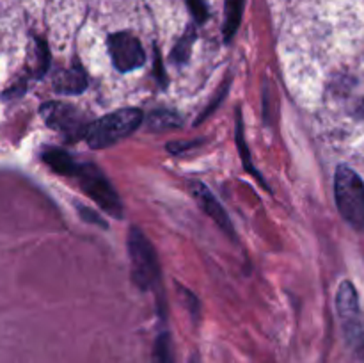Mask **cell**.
I'll list each match as a JSON object with an SVG mask.
<instances>
[{
    "instance_id": "1",
    "label": "cell",
    "mask_w": 364,
    "mask_h": 363,
    "mask_svg": "<svg viewBox=\"0 0 364 363\" xmlns=\"http://www.w3.org/2000/svg\"><path fill=\"white\" fill-rule=\"evenodd\" d=\"M142 123V112L139 109H119L112 114L89 123L84 137L92 149H102L116 144L121 139L134 134Z\"/></svg>"
},
{
    "instance_id": "2",
    "label": "cell",
    "mask_w": 364,
    "mask_h": 363,
    "mask_svg": "<svg viewBox=\"0 0 364 363\" xmlns=\"http://www.w3.org/2000/svg\"><path fill=\"white\" fill-rule=\"evenodd\" d=\"M334 196L343 219L358 230H364V184L359 174L340 166L334 174Z\"/></svg>"
},
{
    "instance_id": "3",
    "label": "cell",
    "mask_w": 364,
    "mask_h": 363,
    "mask_svg": "<svg viewBox=\"0 0 364 363\" xmlns=\"http://www.w3.org/2000/svg\"><path fill=\"white\" fill-rule=\"evenodd\" d=\"M128 253H130L132 276L137 287L149 290L160 280V265L155 248L139 228H132L128 235Z\"/></svg>"
},
{
    "instance_id": "4",
    "label": "cell",
    "mask_w": 364,
    "mask_h": 363,
    "mask_svg": "<svg viewBox=\"0 0 364 363\" xmlns=\"http://www.w3.org/2000/svg\"><path fill=\"white\" fill-rule=\"evenodd\" d=\"M75 178L80 182V187L96 205L112 217L121 219L123 217V203L117 196L116 189L112 187L109 178L95 164H78Z\"/></svg>"
},
{
    "instance_id": "5",
    "label": "cell",
    "mask_w": 364,
    "mask_h": 363,
    "mask_svg": "<svg viewBox=\"0 0 364 363\" xmlns=\"http://www.w3.org/2000/svg\"><path fill=\"white\" fill-rule=\"evenodd\" d=\"M41 116L45 123L53 130L60 132L63 135L70 137L71 141L82 137L87 130L89 123L85 116L70 103L48 102L41 107Z\"/></svg>"
},
{
    "instance_id": "6",
    "label": "cell",
    "mask_w": 364,
    "mask_h": 363,
    "mask_svg": "<svg viewBox=\"0 0 364 363\" xmlns=\"http://www.w3.org/2000/svg\"><path fill=\"white\" fill-rule=\"evenodd\" d=\"M109 52L114 68L123 71V73L137 70L146 60V53L141 41L130 32H116V34L110 36Z\"/></svg>"
},
{
    "instance_id": "7",
    "label": "cell",
    "mask_w": 364,
    "mask_h": 363,
    "mask_svg": "<svg viewBox=\"0 0 364 363\" xmlns=\"http://www.w3.org/2000/svg\"><path fill=\"white\" fill-rule=\"evenodd\" d=\"M191 191H192V196H194L196 201L199 203V206H201V209L206 212V216L212 217V219L219 224L220 230L226 231L230 237H235L233 223H231L230 216L226 214L224 206L219 203V199L212 194V191H210L206 185H203L201 182H192Z\"/></svg>"
},
{
    "instance_id": "8",
    "label": "cell",
    "mask_w": 364,
    "mask_h": 363,
    "mask_svg": "<svg viewBox=\"0 0 364 363\" xmlns=\"http://www.w3.org/2000/svg\"><path fill=\"white\" fill-rule=\"evenodd\" d=\"M338 312H340V317L343 319L348 337L355 340L359 330H361V324H359V305L354 287L348 281H343L340 290H338Z\"/></svg>"
},
{
    "instance_id": "9",
    "label": "cell",
    "mask_w": 364,
    "mask_h": 363,
    "mask_svg": "<svg viewBox=\"0 0 364 363\" xmlns=\"http://www.w3.org/2000/svg\"><path fill=\"white\" fill-rule=\"evenodd\" d=\"M53 88L57 93H64V95H78V93L85 91V88H87L85 70L80 64H75V66L60 71L53 82Z\"/></svg>"
},
{
    "instance_id": "10",
    "label": "cell",
    "mask_w": 364,
    "mask_h": 363,
    "mask_svg": "<svg viewBox=\"0 0 364 363\" xmlns=\"http://www.w3.org/2000/svg\"><path fill=\"white\" fill-rule=\"evenodd\" d=\"M41 159L50 169L59 174H64V177H75L78 169V164L71 159L70 153H66L60 148H46L41 153Z\"/></svg>"
},
{
    "instance_id": "11",
    "label": "cell",
    "mask_w": 364,
    "mask_h": 363,
    "mask_svg": "<svg viewBox=\"0 0 364 363\" xmlns=\"http://www.w3.org/2000/svg\"><path fill=\"white\" fill-rule=\"evenodd\" d=\"M183 120L178 116L174 110H155L148 116V130L151 132H167V130H176L181 127Z\"/></svg>"
},
{
    "instance_id": "12",
    "label": "cell",
    "mask_w": 364,
    "mask_h": 363,
    "mask_svg": "<svg viewBox=\"0 0 364 363\" xmlns=\"http://www.w3.org/2000/svg\"><path fill=\"white\" fill-rule=\"evenodd\" d=\"M245 0H226V20H224V39L231 41L235 32L238 31L244 13Z\"/></svg>"
},
{
    "instance_id": "13",
    "label": "cell",
    "mask_w": 364,
    "mask_h": 363,
    "mask_svg": "<svg viewBox=\"0 0 364 363\" xmlns=\"http://www.w3.org/2000/svg\"><path fill=\"white\" fill-rule=\"evenodd\" d=\"M153 363H174L169 333H160L153 349Z\"/></svg>"
},
{
    "instance_id": "14",
    "label": "cell",
    "mask_w": 364,
    "mask_h": 363,
    "mask_svg": "<svg viewBox=\"0 0 364 363\" xmlns=\"http://www.w3.org/2000/svg\"><path fill=\"white\" fill-rule=\"evenodd\" d=\"M237 146H238V152H240V155H242V160H244L245 169H247L249 173L255 174V177H258V180L263 184L262 177H259L258 171H256L255 166H252L251 159H249V148H247V144H245L244 123H242V114L240 112H237Z\"/></svg>"
},
{
    "instance_id": "15",
    "label": "cell",
    "mask_w": 364,
    "mask_h": 363,
    "mask_svg": "<svg viewBox=\"0 0 364 363\" xmlns=\"http://www.w3.org/2000/svg\"><path fill=\"white\" fill-rule=\"evenodd\" d=\"M194 39H196L194 31H192V28H188L187 34H185L183 38L180 39V41H178L176 46H174V50H173V60H174V63H176V64L187 63V59L191 57Z\"/></svg>"
},
{
    "instance_id": "16",
    "label": "cell",
    "mask_w": 364,
    "mask_h": 363,
    "mask_svg": "<svg viewBox=\"0 0 364 363\" xmlns=\"http://www.w3.org/2000/svg\"><path fill=\"white\" fill-rule=\"evenodd\" d=\"M36 45H38L36 46V48H38L36 50V57H38V60H36L34 75L36 77H43L50 66V53H48V48H46V45L43 41H38Z\"/></svg>"
},
{
    "instance_id": "17",
    "label": "cell",
    "mask_w": 364,
    "mask_h": 363,
    "mask_svg": "<svg viewBox=\"0 0 364 363\" xmlns=\"http://www.w3.org/2000/svg\"><path fill=\"white\" fill-rule=\"evenodd\" d=\"M187 6L194 20L198 23H205L206 18H208V7H206L205 0H187Z\"/></svg>"
},
{
    "instance_id": "18",
    "label": "cell",
    "mask_w": 364,
    "mask_h": 363,
    "mask_svg": "<svg viewBox=\"0 0 364 363\" xmlns=\"http://www.w3.org/2000/svg\"><path fill=\"white\" fill-rule=\"evenodd\" d=\"M78 210H80V216H84L87 221H91V223H98L100 226H105V221H103L102 217L96 216V214L89 212V209H85V206H78Z\"/></svg>"
},
{
    "instance_id": "19",
    "label": "cell",
    "mask_w": 364,
    "mask_h": 363,
    "mask_svg": "<svg viewBox=\"0 0 364 363\" xmlns=\"http://www.w3.org/2000/svg\"><path fill=\"white\" fill-rule=\"evenodd\" d=\"M192 146H198V141H188V142H174V144H169L167 148L173 153H181L183 149L192 148Z\"/></svg>"
},
{
    "instance_id": "20",
    "label": "cell",
    "mask_w": 364,
    "mask_h": 363,
    "mask_svg": "<svg viewBox=\"0 0 364 363\" xmlns=\"http://www.w3.org/2000/svg\"><path fill=\"white\" fill-rule=\"evenodd\" d=\"M191 363H199V362H198V358H192V362H191Z\"/></svg>"
}]
</instances>
